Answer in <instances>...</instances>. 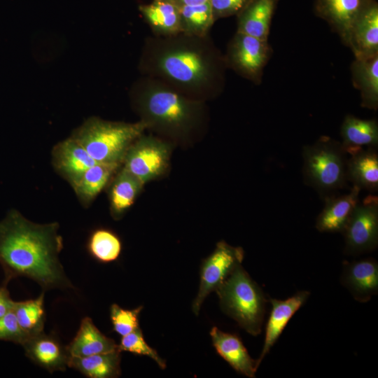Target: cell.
I'll use <instances>...</instances> for the list:
<instances>
[{
    "label": "cell",
    "instance_id": "obj_31",
    "mask_svg": "<svg viewBox=\"0 0 378 378\" xmlns=\"http://www.w3.org/2000/svg\"><path fill=\"white\" fill-rule=\"evenodd\" d=\"M118 349L120 351H128L136 355L148 356L156 362L160 368H166L165 361L146 342L140 328L122 336L118 344Z\"/></svg>",
    "mask_w": 378,
    "mask_h": 378
},
{
    "label": "cell",
    "instance_id": "obj_24",
    "mask_svg": "<svg viewBox=\"0 0 378 378\" xmlns=\"http://www.w3.org/2000/svg\"><path fill=\"white\" fill-rule=\"evenodd\" d=\"M342 146L349 155L358 149L375 148L378 146V124L376 120H364L351 115L344 118L340 131Z\"/></svg>",
    "mask_w": 378,
    "mask_h": 378
},
{
    "label": "cell",
    "instance_id": "obj_34",
    "mask_svg": "<svg viewBox=\"0 0 378 378\" xmlns=\"http://www.w3.org/2000/svg\"><path fill=\"white\" fill-rule=\"evenodd\" d=\"M249 0H209L214 20L237 15Z\"/></svg>",
    "mask_w": 378,
    "mask_h": 378
},
{
    "label": "cell",
    "instance_id": "obj_5",
    "mask_svg": "<svg viewBox=\"0 0 378 378\" xmlns=\"http://www.w3.org/2000/svg\"><path fill=\"white\" fill-rule=\"evenodd\" d=\"M222 310L249 334L261 332L266 298L260 286L238 265L216 290Z\"/></svg>",
    "mask_w": 378,
    "mask_h": 378
},
{
    "label": "cell",
    "instance_id": "obj_29",
    "mask_svg": "<svg viewBox=\"0 0 378 378\" xmlns=\"http://www.w3.org/2000/svg\"><path fill=\"white\" fill-rule=\"evenodd\" d=\"M88 250L97 261L108 263L118 258L122 251V242L111 230L98 228L89 237Z\"/></svg>",
    "mask_w": 378,
    "mask_h": 378
},
{
    "label": "cell",
    "instance_id": "obj_21",
    "mask_svg": "<svg viewBox=\"0 0 378 378\" xmlns=\"http://www.w3.org/2000/svg\"><path fill=\"white\" fill-rule=\"evenodd\" d=\"M66 349L69 356L74 357L88 356L119 349L118 344L102 333L89 317L82 319L76 336Z\"/></svg>",
    "mask_w": 378,
    "mask_h": 378
},
{
    "label": "cell",
    "instance_id": "obj_3",
    "mask_svg": "<svg viewBox=\"0 0 378 378\" xmlns=\"http://www.w3.org/2000/svg\"><path fill=\"white\" fill-rule=\"evenodd\" d=\"M154 61L155 71L183 90L201 91L216 76L211 55L188 41L169 43L158 50Z\"/></svg>",
    "mask_w": 378,
    "mask_h": 378
},
{
    "label": "cell",
    "instance_id": "obj_35",
    "mask_svg": "<svg viewBox=\"0 0 378 378\" xmlns=\"http://www.w3.org/2000/svg\"><path fill=\"white\" fill-rule=\"evenodd\" d=\"M14 304L15 301L11 299L6 285L0 286V318L11 312Z\"/></svg>",
    "mask_w": 378,
    "mask_h": 378
},
{
    "label": "cell",
    "instance_id": "obj_16",
    "mask_svg": "<svg viewBox=\"0 0 378 378\" xmlns=\"http://www.w3.org/2000/svg\"><path fill=\"white\" fill-rule=\"evenodd\" d=\"M22 346L27 357L50 373L64 371L68 367L66 349L53 335L43 331L29 337Z\"/></svg>",
    "mask_w": 378,
    "mask_h": 378
},
{
    "label": "cell",
    "instance_id": "obj_25",
    "mask_svg": "<svg viewBox=\"0 0 378 378\" xmlns=\"http://www.w3.org/2000/svg\"><path fill=\"white\" fill-rule=\"evenodd\" d=\"M121 165L116 163L97 162L83 173L77 183L72 186L78 200L83 206H90L108 186Z\"/></svg>",
    "mask_w": 378,
    "mask_h": 378
},
{
    "label": "cell",
    "instance_id": "obj_23",
    "mask_svg": "<svg viewBox=\"0 0 378 378\" xmlns=\"http://www.w3.org/2000/svg\"><path fill=\"white\" fill-rule=\"evenodd\" d=\"M352 83L360 93L361 106L378 108V55L355 58L351 66Z\"/></svg>",
    "mask_w": 378,
    "mask_h": 378
},
{
    "label": "cell",
    "instance_id": "obj_20",
    "mask_svg": "<svg viewBox=\"0 0 378 378\" xmlns=\"http://www.w3.org/2000/svg\"><path fill=\"white\" fill-rule=\"evenodd\" d=\"M144 186L121 165L107 186L110 213L113 219H120L132 207Z\"/></svg>",
    "mask_w": 378,
    "mask_h": 378
},
{
    "label": "cell",
    "instance_id": "obj_32",
    "mask_svg": "<svg viewBox=\"0 0 378 378\" xmlns=\"http://www.w3.org/2000/svg\"><path fill=\"white\" fill-rule=\"evenodd\" d=\"M142 308L140 306L134 309H125L113 304L110 308V316L113 330L122 337L139 328V316Z\"/></svg>",
    "mask_w": 378,
    "mask_h": 378
},
{
    "label": "cell",
    "instance_id": "obj_17",
    "mask_svg": "<svg viewBox=\"0 0 378 378\" xmlns=\"http://www.w3.org/2000/svg\"><path fill=\"white\" fill-rule=\"evenodd\" d=\"M370 0H316V14L326 21L346 45L354 20Z\"/></svg>",
    "mask_w": 378,
    "mask_h": 378
},
{
    "label": "cell",
    "instance_id": "obj_19",
    "mask_svg": "<svg viewBox=\"0 0 378 378\" xmlns=\"http://www.w3.org/2000/svg\"><path fill=\"white\" fill-rule=\"evenodd\" d=\"M279 0H249L237 14V31L268 40Z\"/></svg>",
    "mask_w": 378,
    "mask_h": 378
},
{
    "label": "cell",
    "instance_id": "obj_30",
    "mask_svg": "<svg viewBox=\"0 0 378 378\" xmlns=\"http://www.w3.org/2000/svg\"><path fill=\"white\" fill-rule=\"evenodd\" d=\"M182 31L188 35L202 36L215 20L210 2L180 6Z\"/></svg>",
    "mask_w": 378,
    "mask_h": 378
},
{
    "label": "cell",
    "instance_id": "obj_7",
    "mask_svg": "<svg viewBox=\"0 0 378 378\" xmlns=\"http://www.w3.org/2000/svg\"><path fill=\"white\" fill-rule=\"evenodd\" d=\"M171 153L169 143L142 134L127 149L122 167L144 186L167 172Z\"/></svg>",
    "mask_w": 378,
    "mask_h": 378
},
{
    "label": "cell",
    "instance_id": "obj_18",
    "mask_svg": "<svg viewBox=\"0 0 378 378\" xmlns=\"http://www.w3.org/2000/svg\"><path fill=\"white\" fill-rule=\"evenodd\" d=\"M213 345L217 353L239 373L255 377L258 370L256 360L248 354L240 338L213 327L210 331Z\"/></svg>",
    "mask_w": 378,
    "mask_h": 378
},
{
    "label": "cell",
    "instance_id": "obj_8",
    "mask_svg": "<svg viewBox=\"0 0 378 378\" xmlns=\"http://www.w3.org/2000/svg\"><path fill=\"white\" fill-rule=\"evenodd\" d=\"M244 256L241 247L232 246L225 241L217 243L201 266L199 290L192 306L195 315L199 314L206 298L216 291L234 268L241 264Z\"/></svg>",
    "mask_w": 378,
    "mask_h": 378
},
{
    "label": "cell",
    "instance_id": "obj_11",
    "mask_svg": "<svg viewBox=\"0 0 378 378\" xmlns=\"http://www.w3.org/2000/svg\"><path fill=\"white\" fill-rule=\"evenodd\" d=\"M346 46L355 58L378 55V4L375 0H370L354 20Z\"/></svg>",
    "mask_w": 378,
    "mask_h": 378
},
{
    "label": "cell",
    "instance_id": "obj_27",
    "mask_svg": "<svg viewBox=\"0 0 378 378\" xmlns=\"http://www.w3.org/2000/svg\"><path fill=\"white\" fill-rule=\"evenodd\" d=\"M139 10L156 31L168 35L182 31L180 6L174 0H153Z\"/></svg>",
    "mask_w": 378,
    "mask_h": 378
},
{
    "label": "cell",
    "instance_id": "obj_36",
    "mask_svg": "<svg viewBox=\"0 0 378 378\" xmlns=\"http://www.w3.org/2000/svg\"><path fill=\"white\" fill-rule=\"evenodd\" d=\"M179 6L183 5H198L209 2V0H174Z\"/></svg>",
    "mask_w": 378,
    "mask_h": 378
},
{
    "label": "cell",
    "instance_id": "obj_6",
    "mask_svg": "<svg viewBox=\"0 0 378 378\" xmlns=\"http://www.w3.org/2000/svg\"><path fill=\"white\" fill-rule=\"evenodd\" d=\"M305 182L324 197L335 195L346 183V154L342 144L323 136L303 147Z\"/></svg>",
    "mask_w": 378,
    "mask_h": 378
},
{
    "label": "cell",
    "instance_id": "obj_14",
    "mask_svg": "<svg viewBox=\"0 0 378 378\" xmlns=\"http://www.w3.org/2000/svg\"><path fill=\"white\" fill-rule=\"evenodd\" d=\"M309 295V291L301 290L286 300L270 299L272 308L265 326L262 349L256 360L258 368L281 336L289 321L306 302Z\"/></svg>",
    "mask_w": 378,
    "mask_h": 378
},
{
    "label": "cell",
    "instance_id": "obj_22",
    "mask_svg": "<svg viewBox=\"0 0 378 378\" xmlns=\"http://www.w3.org/2000/svg\"><path fill=\"white\" fill-rule=\"evenodd\" d=\"M346 178L360 190L378 189V155L375 148H360L349 154Z\"/></svg>",
    "mask_w": 378,
    "mask_h": 378
},
{
    "label": "cell",
    "instance_id": "obj_26",
    "mask_svg": "<svg viewBox=\"0 0 378 378\" xmlns=\"http://www.w3.org/2000/svg\"><path fill=\"white\" fill-rule=\"evenodd\" d=\"M121 351H113L84 357L69 356L68 367L90 378H115L121 374Z\"/></svg>",
    "mask_w": 378,
    "mask_h": 378
},
{
    "label": "cell",
    "instance_id": "obj_2",
    "mask_svg": "<svg viewBox=\"0 0 378 378\" xmlns=\"http://www.w3.org/2000/svg\"><path fill=\"white\" fill-rule=\"evenodd\" d=\"M134 105L147 128L177 141L188 139L203 113L200 102L153 80L135 93Z\"/></svg>",
    "mask_w": 378,
    "mask_h": 378
},
{
    "label": "cell",
    "instance_id": "obj_9",
    "mask_svg": "<svg viewBox=\"0 0 378 378\" xmlns=\"http://www.w3.org/2000/svg\"><path fill=\"white\" fill-rule=\"evenodd\" d=\"M342 233L346 254H361L371 251L377 246V196L370 195L359 202Z\"/></svg>",
    "mask_w": 378,
    "mask_h": 378
},
{
    "label": "cell",
    "instance_id": "obj_1",
    "mask_svg": "<svg viewBox=\"0 0 378 378\" xmlns=\"http://www.w3.org/2000/svg\"><path fill=\"white\" fill-rule=\"evenodd\" d=\"M59 224L34 223L16 209L0 221V265L4 284L24 276L36 281L43 290L74 288L59 255L63 239Z\"/></svg>",
    "mask_w": 378,
    "mask_h": 378
},
{
    "label": "cell",
    "instance_id": "obj_28",
    "mask_svg": "<svg viewBox=\"0 0 378 378\" xmlns=\"http://www.w3.org/2000/svg\"><path fill=\"white\" fill-rule=\"evenodd\" d=\"M44 293L35 299L15 302L13 309L18 324L29 336L43 331L45 322Z\"/></svg>",
    "mask_w": 378,
    "mask_h": 378
},
{
    "label": "cell",
    "instance_id": "obj_13",
    "mask_svg": "<svg viewBox=\"0 0 378 378\" xmlns=\"http://www.w3.org/2000/svg\"><path fill=\"white\" fill-rule=\"evenodd\" d=\"M341 283L360 302H367L378 292V263L374 258L343 262Z\"/></svg>",
    "mask_w": 378,
    "mask_h": 378
},
{
    "label": "cell",
    "instance_id": "obj_15",
    "mask_svg": "<svg viewBox=\"0 0 378 378\" xmlns=\"http://www.w3.org/2000/svg\"><path fill=\"white\" fill-rule=\"evenodd\" d=\"M360 189L353 186L348 193L325 197V206L316 221L321 232H343L358 204Z\"/></svg>",
    "mask_w": 378,
    "mask_h": 378
},
{
    "label": "cell",
    "instance_id": "obj_33",
    "mask_svg": "<svg viewBox=\"0 0 378 378\" xmlns=\"http://www.w3.org/2000/svg\"><path fill=\"white\" fill-rule=\"evenodd\" d=\"M29 337L18 324L13 310L0 318V340L22 345Z\"/></svg>",
    "mask_w": 378,
    "mask_h": 378
},
{
    "label": "cell",
    "instance_id": "obj_12",
    "mask_svg": "<svg viewBox=\"0 0 378 378\" xmlns=\"http://www.w3.org/2000/svg\"><path fill=\"white\" fill-rule=\"evenodd\" d=\"M52 163L55 172L72 187L97 162L81 144L70 136L53 147Z\"/></svg>",
    "mask_w": 378,
    "mask_h": 378
},
{
    "label": "cell",
    "instance_id": "obj_10",
    "mask_svg": "<svg viewBox=\"0 0 378 378\" xmlns=\"http://www.w3.org/2000/svg\"><path fill=\"white\" fill-rule=\"evenodd\" d=\"M272 54L268 40L237 31L230 44L227 60L235 71L258 84Z\"/></svg>",
    "mask_w": 378,
    "mask_h": 378
},
{
    "label": "cell",
    "instance_id": "obj_4",
    "mask_svg": "<svg viewBox=\"0 0 378 378\" xmlns=\"http://www.w3.org/2000/svg\"><path fill=\"white\" fill-rule=\"evenodd\" d=\"M146 129L147 125L141 120L128 123L91 117L76 129L71 136L97 162L122 164L127 149Z\"/></svg>",
    "mask_w": 378,
    "mask_h": 378
}]
</instances>
